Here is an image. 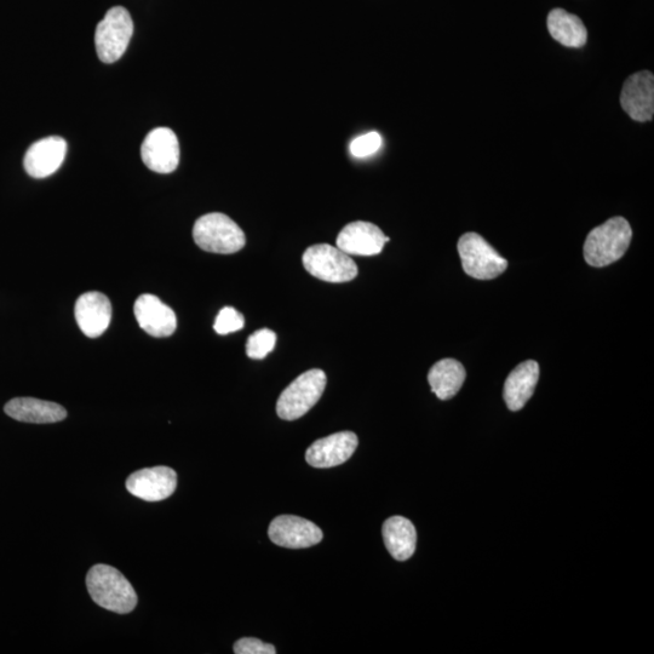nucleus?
<instances>
[{
  "label": "nucleus",
  "mask_w": 654,
  "mask_h": 654,
  "mask_svg": "<svg viewBox=\"0 0 654 654\" xmlns=\"http://www.w3.org/2000/svg\"><path fill=\"white\" fill-rule=\"evenodd\" d=\"M134 33V22L129 11L123 7L108 11L96 28L95 45L99 59L114 63L125 54Z\"/></svg>",
  "instance_id": "7"
},
{
  "label": "nucleus",
  "mask_w": 654,
  "mask_h": 654,
  "mask_svg": "<svg viewBox=\"0 0 654 654\" xmlns=\"http://www.w3.org/2000/svg\"><path fill=\"white\" fill-rule=\"evenodd\" d=\"M177 474L169 467L141 469L126 480V490L146 502H160L176 491Z\"/></svg>",
  "instance_id": "10"
},
{
  "label": "nucleus",
  "mask_w": 654,
  "mask_h": 654,
  "mask_svg": "<svg viewBox=\"0 0 654 654\" xmlns=\"http://www.w3.org/2000/svg\"><path fill=\"white\" fill-rule=\"evenodd\" d=\"M235 654H275L277 650L273 645L265 644L255 638L240 639L234 644Z\"/></svg>",
  "instance_id": "25"
},
{
  "label": "nucleus",
  "mask_w": 654,
  "mask_h": 654,
  "mask_svg": "<svg viewBox=\"0 0 654 654\" xmlns=\"http://www.w3.org/2000/svg\"><path fill=\"white\" fill-rule=\"evenodd\" d=\"M463 271L478 280H491L506 272L508 261L478 233H466L458 242Z\"/></svg>",
  "instance_id": "6"
},
{
  "label": "nucleus",
  "mask_w": 654,
  "mask_h": 654,
  "mask_svg": "<svg viewBox=\"0 0 654 654\" xmlns=\"http://www.w3.org/2000/svg\"><path fill=\"white\" fill-rule=\"evenodd\" d=\"M5 413L16 421L34 424L56 423L65 420V407L51 401L34 398H15L4 407Z\"/></svg>",
  "instance_id": "18"
},
{
  "label": "nucleus",
  "mask_w": 654,
  "mask_h": 654,
  "mask_svg": "<svg viewBox=\"0 0 654 654\" xmlns=\"http://www.w3.org/2000/svg\"><path fill=\"white\" fill-rule=\"evenodd\" d=\"M134 313L141 329L153 337H169L176 331L177 318L174 311L154 295L137 298Z\"/></svg>",
  "instance_id": "15"
},
{
  "label": "nucleus",
  "mask_w": 654,
  "mask_h": 654,
  "mask_svg": "<svg viewBox=\"0 0 654 654\" xmlns=\"http://www.w3.org/2000/svg\"><path fill=\"white\" fill-rule=\"evenodd\" d=\"M548 30L556 42L567 48H582L588 39V31L578 16L564 9H554L548 16Z\"/></svg>",
  "instance_id": "21"
},
{
  "label": "nucleus",
  "mask_w": 654,
  "mask_h": 654,
  "mask_svg": "<svg viewBox=\"0 0 654 654\" xmlns=\"http://www.w3.org/2000/svg\"><path fill=\"white\" fill-rule=\"evenodd\" d=\"M382 147V137L376 131L361 135L351 143V153L355 158L374 156Z\"/></svg>",
  "instance_id": "24"
},
{
  "label": "nucleus",
  "mask_w": 654,
  "mask_h": 654,
  "mask_svg": "<svg viewBox=\"0 0 654 654\" xmlns=\"http://www.w3.org/2000/svg\"><path fill=\"white\" fill-rule=\"evenodd\" d=\"M384 544L395 560L406 561L416 550L417 532L409 519L393 516L383 525Z\"/></svg>",
  "instance_id": "19"
},
{
  "label": "nucleus",
  "mask_w": 654,
  "mask_h": 654,
  "mask_svg": "<svg viewBox=\"0 0 654 654\" xmlns=\"http://www.w3.org/2000/svg\"><path fill=\"white\" fill-rule=\"evenodd\" d=\"M326 383L323 370L313 369L298 376L278 399L277 413L281 420L295 421L306 415L320 400Z\"/></svg>",
  "instance_id": "4"
},
{
  "label": "nucleus",
  "mask_w": 654,
  "mask_h": 654,
  "mask_svg": "<svg viewBox=\"0 0 654 654\" xmlns=\"http://www.w3.org/2000/svg\"><path fill=\"white\" fill-rule=\"evenodd\" d=\"M245 325L244 315L233 307H225L218 313L214 324V330L218 335H229L243 329Z\"/></svg>",
  "instance_id": "23"
},
{
  "label": "nucleus",
  "mask_w": 654,
  "mask_h": 654,
  "mask_svg": "<svg viewBox=\"0 0 654 654\" xmlns=\"http://www.w3.org/2000/svg\"><path fill=\"white\" fill-rule=\"evenodd\" d=\"M302 261L309 274L327 283H347L359 274L353 258L329 244L311 246L304 252Z\"/></svg>",
  "instance_id": "5"
},
{
  "label": "nucleus",
  "mask_w": 654,
  "mask_h": 654,
  "mask_svg": "<svg viewBox=\"0 0 654 654\" xmlns=\"http://www.w3.org/2000/svg\"><path fill=\"white\" fill-rule=\"evenodd\" d=\"M76 320L83 334L96 338L105 334L112 320V304L106 295L91 291L80 296L76 303Z\"/></svg>",
  "instance_id": "16"
},
{
  "label": "nucleus",
  "mask_w": 654,
  "mask_h": 654,
  "mask_svg": "<svg viewBox=\"0 0 654 654\" xmlns=\"http://www.w3.org/2000/svg\"><path fill=\"white\" fill-rule=\"evenodd\" d=\"M141 157L149 170L171 174L180 164V145L171 129L158 128L149 133L142 143Z\"/></svg>",
  "instance_id": "8"
},
{
  "label": "nucleus",
  "mask_w": 654,
  "mask_h": 654,
  "mask_svg": "<svg viewBox=\"0 0 654 654\" xmlns=\"http://www.w3.org/2000/svg\"><path fill=\"white\" fill-rule=\"evenodd\" d=\"M67 142L59 136L39 140L28 148L24 159L25 170L33 179H45L65 162Z\"/></svg>",
  "instance_id": "14"
},
{
  "label": "nucleus",
  "mask_w": 654,
  "mask_h": 654,
  "mask_svg": "<svg viewBox=\"0 0 654 654\" xmlns=\"http://www.w3.org/2000/svg\"><path fill=\"white\" fill-rule=\"evenodd\" d=\"M389 240L374 223L357 221L342 229L336 243L349 256H376Z\"/></svg>",
  "instance_id": "13"
},
{
  "label": "nucleus",
  "mask_w": 654,
  "mask_h": 654,
  "mask_svg": "<svg viewBox=\"0 0 654 654\" xmlns=\"http://www.w3.org/2000/svg\"><path fill=\"white\" fill-rule=\"evenodd\" d=\"M91 599L108 611L130 613L137 605V594L133 585L122 572L108 565H95L91 567L86 576Z\"/></svg>",
  "instance_id": "1"
},
{
  "label": "nucleus",
  "mask_w": 654,
  "mask_h": 654,
  "mask_svg": "<svg viewBox=\"0 0 654 654\" xmlns=\"http://www.w3.org/2000/svg\"><path fill=\"white\" fill-rule=\"evenodd\" d=\"M269 538L279 547L306 549L323 541V531L312 521L294 515H281L272 521Z\"/></svg>",
  "instance_id": "9"
},
{
  "label": "nucleus",
  "mask_w": 654,
  "mask_h": 654,
  "mask_svg": "<svg viewBox=\"0 0 654 654\" xmlns=\"http://www.w3.org/2000/svg\"><path fill=\"white\" fill-rule=\"evenodd\" d=\"M466 377V369L460 361L447 358L433 365L428 374V382L436 397L449 400L460 392Z\"/></svg>",
  "instance_id": "20"
},
{
  "label": "nucleus",
  "mask_w": 654,
  "mask_h": 654,
  "mask_svg": "<svg viewBox=\"0 0 654 654\" xmlns=\"http://www.w3.org/2000/svg\"><path fill=\"white\" fill-rule=\"evenodd\" d=\"M621 105L635 122H650L654 113V76L642 71L633 74L623 85Z\"/></svg>",
  "instance_id": "11"
},
{
  "label": "nucleus",
  "mask_w": 654,
  "mask_h": 654,
  "mask_svg": "<svg viewBox=\"0 0 654 654\" xmlns=\"http://www.w3.org/2000/svg\"><path fill=\"white\" fill-rule=\"evenodd\" d=\"M195 244L212 254L231 255L246 244L245 234L231 217L220 212L198 218L193 228Z\"/></svg>",
  "instance_id": "3"
},
{
  "label": "nucleus",
  "mask_w": 654,
  "mask_h": 654,
  "mask_svg": "<svg viewBox=\"0 0 654 654\" xmlns=\"http://www.w3.org/2000/svg\"><path fill=\"white\" fill-rule=\"evenodd\" d=\"M358 444V436L352 432L332 434L308 447L306 461L314 468L341 466L353 456Z\"/></svg>",
  "instance_id": "12"
},
{
  "label": "nucleus",
  "mask_w": 654,
  "mask_h": 654,
  "mask_svg": "<svg viewBox=\"0 0 654 654\" xmlns=\"http://www.w3.org/2000/svg\"><path fill=\"white\" fill-rule=\"evenodd\" d=\"M633 231L623 217H613L588 234L584 244V258L596 268L612 265L629 249Z\"/></svg>",
  "instance_id": "2"
},
{
  "label": "nucleus",
  "mask_w": 654,
  "mask_h": 654,
  "mask_svg": "<svg viewBox=\"0 0 654 654\" xmlns=\"http://www.w3.org/2000/svg\"><path fill=\"white\" fill-rule=\"evenodd\" d=\"M277 343V335L269 329H262L254 332L246 343V354L255 360L265 359L269 353L273 352Z\"/></svg>",
  "instance_id": "22"
},
{
  "label": "nucleus",
  "mask_w": 654,
  "mask_h": 654,
  "mask_svg": "<svg viewBox=\"0 0 654 654\" xmlns=\"http://www.w3.org/2000/svg\"><path fill=\"white\" fill-rule=\"evenodd\" d=\"M538 380L539 365L535 360H527L510 372L503 389V398L510 411L524 409L535 393Z\"/></svg>",
  "instance_id": "17"
}]
</instances>
